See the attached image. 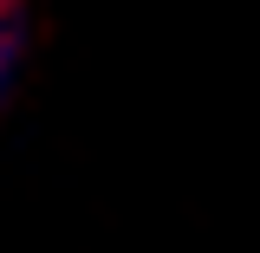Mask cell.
Masks as SVG:
<instances>
[{
	"label": "cell",
	"instance_id": "obj_1",
	"mask_svg": "<svg viewBox=\"0 0 260 253\" xmlns=\"http://www.w3.org/2000/svg\"><path fill=\"white\" fill-rule=\"evenodd\" d=\"M26 52H32V0H0V104L20 91Z\"/></svg>",
	"mask_w": 260,
	"mask_h": 253
}]
</instances>
